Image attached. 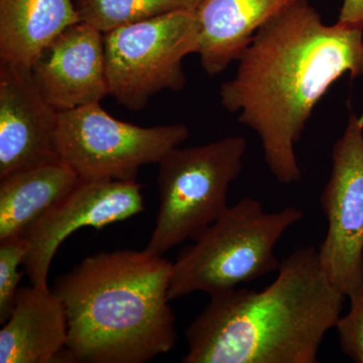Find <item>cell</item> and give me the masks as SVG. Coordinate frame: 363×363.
<instances>
[{
	"instance_id": "cell-1",
	"label": "cell",
	"mask_w": 363,
	"mask_h": 363,
	"mask_svg": "<svg viewBox=\"0 0 363 363\" xmlns=\"http://www.w3.org/2000/svg\"><path fill=\"white\" fill-rule=\"evenodd\" d=\"M220 87L225 111L257 133L277 181L298 183L296 145L315 107L345 76L363 75V26H328L297 0L257 30Z\"/></svg>"
},
{
	"instance_id": "cell-2",
	"label": "cell",
	"mask_w": 363,
	"mask_h": 363,
	"mask_svg": "<svg viewBox=\"0 0 363 363\" xmlns=\"http://www.w3.org/2000/svg\"><path fill=\"white\" fill-rule=\"evenodd\" d=\"M345 296L320 264L316 247L296 248L262 291L210 296L186 330L184 363H316Z\"/></svg>"
},
{
	"instance_id": "cell-3",
	"label": "cell",
	"mask_w": 363,
	"mask_h": 363,
	"mask_svg": "<svg viewBox=\"0 0 363 363\" xmlns=\"http://www.w3.org/2000/svg\"><path fill=\"white\" fill-rule=\"evenodd\" d=\"M173 262L143 250L102 252L60 277L73 362L145 363L178 341L169 303Z\"/></svg>"
},
{
	"instance_id": "cell-4",
	"label": "cell",
	"mask_w": 363,
	"mask_h": 363,
	"mask_svg": "<svg viewBox=\"0 0 363 363\" xmlns=\"http://www.w3.org/2000/svg\"><path fill=\"white\" fill-rule=\"evenodd\" d=\"M303 217L296 207L267 212L259 200L242 198L182 250L173 262L169 301L195 292L213 296L278 271L277 243Z\"/></svg>"
},
{
	"instance_id": "cell-5",
	"label": "cell",
	"mask_w": 363,
	"mask_h": 363,
	"mask_svg": "<svg viewBox=\"0 0 363 363\" xmlns=\"http://www.w3.org/2000/svg\"><path fill=\"white\" fill-rule=\"evenodd\" d=\"M247 150L245 136H227L169 150L157 164L159 211L145 250L162 257L213 224L229 207V187L242 171Z\"/></svg>"
},
{
	"instance_id": "cell-6",
	"label": "cell",
	"mask_w": 363,
	"mask_h": 363,
	"mask_svg": "<svg viewBox=\"0 0 363 363\" xmlns=\"http://www.w3.org/2000/svg\"><path fill=\"white\" fill-rule=\"evenodd\" d=\"M198 48L196 11H175L105 33L109 95L138 111L161 91L183 90L184 59L197 54Z\"/></svg>"
},
{
	"instance_id": "cell-7",
	"label": "cell",
	"mask_w": 363,
	"mask_h": 363,
	"mask_svg": "<svg viewBox=\"0 0 363 363\" xmlns=\"http://www.w3.org/2000/svg\"><path fill=\"white\" fill-rule=\"evenodd\" d=\"M190 135L185 124L143 128L114 118L100 104L59 112L58 156L82 180H135Z\"/></svg>"
},
{
	"instance_id": "cell-8",
	"label": "cell",
	"mask_w": 363,
	"mask_h": 363,
	"mask_svg": "<svg viewBox=\"0 0 363 363\" xmlns=\"http://www.w3.org/2000/svg\"><path fill=\"white\" fill-rule=\"evenodd\" d=\"M327 220L320 264L348 297L363 281V116L351 114L332 149V169L320 196Z\"/></svg>"
},
{
	"instance_id": "cell-9",
	"label": "cell",
	"mask_w": 363,
	"mask_h": 363,
	"mask_svg": "<svg viewBox=\"0 0 363 363\" xmlns=\"http://www.w3.org/2000/svg\"><path fill=\"white\" fill-rule=\"evenodd\" d=\"M145 210L142 185L136 180H79L70 192L35 222L23 238V266L32 285L48 288V274L57 250L82 227L97 230L128 220Z\"/></svg>"
},
{
	"instance_id": "cell-10",
	"label": "cell",
	"mask_w": 363,
	"mask_h": 363,
	"mask_svg": "<svg viewBox=\"0 0 363 363\" xmlns=\"http://www.w3.org/2000/svg\"><path fill=\"white\" fill-rule=\"evenodd\" d=\"M58 117L32 71L0 62V178L60 157Z\"/></svg>"
},
{
	"instance_id": "cell-11",
	"label": "cell",
	"mask_w": 363,
	"mask_h": 363,
	"mask_svg": "<svg viewBox=\"0 0 363 363\" xmlns=\"http://www.w3.org/2000/svg\"><path fill=\"white\" fill-rule=\"evenodd\" d=\"M32 73L57 111L100 104L109 95L104 33L83 21L69 26L43 52Z\"/></svg>"
},
{
	"instance_id": "cell-12",
	"label": "cell",
	"mask_w": 363,
	"mask_h": 363,
	"mask_svg": "<svg viewBox=\"0 0 363 363\" xmlns=\"http://www.w3.org/2000/svg\"><path fill=\"white\" fill-rule=\"evenodd\" d=\"M67 337L68 320L58 296L49 288L23 286L0 330V362H73Z\"/></svg>"
},
{
	"instance_id": "cell-13",
	"label": "cell",
	"mask_w": 363,
	"mask_h": 363,
	"mask_svg": "<svg viewBox=\"0 0 363 363\" xmlns=\"http://www.w3.org/2000/svg\"><path fill=\"white\" fill-rule=\"evenodd\" d=\"M297 0H203L198 7L203 69L217 76L236 62L257 30Z\"/></svg>"
},
{
	"instance_id": "cell-14",
	"label": "cell",
	"mask_w": 363,
	"mask_h": 363,
	"mask_svg": "<svg viewBox=\"0 0 363 363\" xmlns=\"http://www.w3.org/2000/svg\"><path fill=\"white\" fill-rule=\"evenodd\" d=\"M79 21L72 0H0V62L32 71L43 52Z\"/></svg>"
},
{
	"instance_id": "cell-15",
	"label": "cell",
	"mask_w": 363,
	"mask_h": 363,
	"mask_svg": "<svg viewBox=\"0 0 363 363\" xmlns=\"http://www.w3.org/2000/svg\"><path fill=\"white\" fill-rule=\"evenodd\" d=\"M79 180L61 157L0 178V240L23 236Z\"/></svg>"
},
{
	"instance_id": "cell-16",
	"label": "cell",
	"mask_w": 363,
	"mask_h": 363,
	"mask_svg": "<svg viewBox=\"0 0 363 363\" xmlns=\"http://www.w3.org/2000/svg\"><path fill=\"white\" fill-rule=\"evenodd\" d=\"M203 0H76L79 18L101 33L175 11H197Z\"/></svg>"
},
{
	"instance_id": "cell-17",
	"label": "cell",
	"mask_w": 363,
	"mask_h": 363,
	"mask_svg": "<svg viewBox=\"0 0 363 363\" xmlns=\"http://www.w3.org/2000/svg\"><path fill=\"white\" fill-rule=\"evenodd\" d=\"M26 252L23 236L0 240V322L6 323L13 314L23 274L18 267L23 264Z\"/></svg>"
},
{
	"instance_id": "cell-18",
	"label": "cell",
	"mask_w": 363,
	"mask_h": 363,
	"mask_svg": "<svg viewBox=\"0 0 363 363\" xmlns=\"http://www.w3.org/2000/svg\"><path fill=\"white\" fill-rule=\"evenodd\" d=\"M350 311L336 324L339 344L345 357L352 362L363 363V281L348 296Z\"/></svg>"
},
{
	"instance_id": "cell-19",
	"label": "cell",
	"mask_w": 363,
	"mask_h": 363,
	"mask_svg": "<svg viewBox=\"0 0 363 363\" xmlns=\"http://www.w3.org/2000/svg\"><path fill=\"white\" fill-rule=\"evenodd\" d=\"M337 23L363 26V0H342Z\"/></svg>"
}]
</instances>
